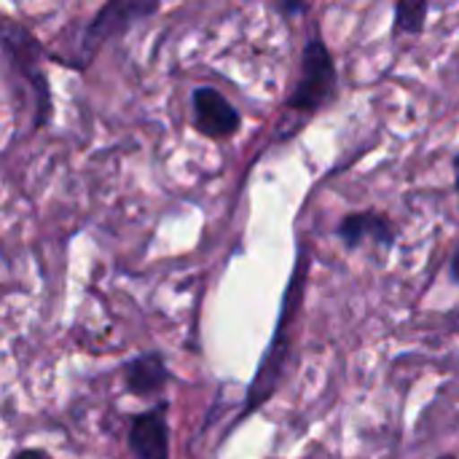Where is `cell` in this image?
<instances>
[{
	"mask_svg": "<svg viewBox=\"0 0 459 459\" xmlns=\"http://www.w3.org/2000/svg\"><path fill=\"white\" fill-rule=\"evenodd\" d=\"M307 274H309V250H307V245H301L299 247L296 269H293L290 282L285 288L280 325H277V331H274V336L269 342V350L264 352V360H261V368H258L255 379L250 382L247 401H245V411H242L239 420H245L253 411H258L274 395V390L280 385V374H282V366H285L288 350H290V328H293L296 312L301 309V299H304V288H307Z\"/></svg>",
	"mask_w": 459,
	"mask_h": 459,
	"instance_id": "6da1fadb",
	"label": "cell"
},
{
	"mask_svg": "<svg viewBox=\"0 0 459 459\" xmlns=\"http://www.w3.org/2000/svg\"><path fill=\"white\" fill-rule=\"evenodd\" d=\"M336 94H339L336 59L331 48L325 46V40L317 32H312L301 51V75H299L293 94L288 97V108L296 113L312 116L323 110L325 105H331Z\"/></svg>",
	"mask_w": 459,
	"mask_h": 459,
	"instance_id": "7a4b0ae2",
	"label": "cell"
},
{
	"mask_svg": "<svg viewBox=\"0 0 459 459\" xmlns=\"http://www.w3.org/2000/svg\"><path fill=\"white\" fill-rule=\"evenodd\" d=\"M3 51L5 62L30 83L32 97H35V118L32 126L40 129L51 121V89H48V75L43 70V46L19 24L11 19L3 22Z\"/></svg>",
	"mask_w": 459,
	"mask_h": 459,
	"instance_id": "3957f363",
	"label": "cell"
},
{
	"mask_svg": "<svg viewBox=\"0 0 459 459\" xmlns=\"http://www.w3.org/2000/svg\"><path fill=\"white\" fill-rule=\"evenodd\" d=\"M161 5L156 0H110L105 3L94 19L89 22V27L83 30L81 38V59H78V70L89 67V62L94 59V54L113 38L126 35L137 22L153 16Z\"/></svg>",
	"mask_w": 459,
	"mask_h": 459,
	"instance_id": "277c9868",
	"label": "cell"
},
{
	"mask_svg": "<svg viewBox=\"0 0 459 459\" xmlns=\"http://www.w3.org/2000/svg\"><path fill=\"white\" fill-rule=\"evenodd\" d=\"M191 108L196 132L210 140H229L242 126L239 110L215 86H196L191 94Z\"/></svg>",
	"mask_w": 459,
	"mask_h": 459,
	"instance_id": "5b68a950",
	"label": "cell"
},
{
	"mask_svg": "<svg viewBox=\"0 0 459 459\" xmlns=\"http://www.w3.org/2000/svg\"><path fill=\"white\" fill-rule=\"evenodd\" d=\"M169 403L161 401L153 409L129 420L126 444L132 459H169Z\"/></svg>",
	"mask_w": 459,
	"mask_h": 459,
	"instance_id": "8992f818",
	"label": "cell"
},
{
	"mask_svg": "<svg viewBox=\"0 0 459 459\" xmlns=\"http://www.w3.org/2000/svg\"><path fill=\"white\" fill-rule=\"evenodd\" d=\"M336 237L344 242L347 250H358L366 242H374L382 250H393L398 231H395L390 215H385L379 210H358V212H347L339 221Z\"/></svg>",
	"mask_w": 459,
	"mask_h": 459,
	"instance_id": "52a82bcc",
	"label": "cell"
},
{
	"mask_svg": "<svg viewBox=\"0 0 459 459\" xmlns=\"http://www.w3.org/2000/svg\"><path fill=\"white\" fill-rule=\"evenodd\" d=\"M124 382H126L129 395L153 398L164 393V387L172 382V374L159 352H143L124 366Z\"/></svg>",
	"mask_w": 459,
	"mask_h": 459,
	"instance_id": "ba28073f",
	"label": "cell"
},
{
	"mask_svg": "<svg viewBox=\"0 0 459 459\" xmlns=\"http://www.w3.org/2000/svg\"><path fill=\"white\" fill-rule=\"evenodd\" d=\"M430 13V3H411V0H401L395 3V24H393V35H420L425 32V22Z\"/></svg>",
	"mask_w": 459,
	"mask_h": 459,
	"instance_id": "9c48e42d",
	"label": "cell"
},
{
	"mask_svg": "<svg viewBox=\"0 0 459 459\" xmlns=\"http://www.w3.org/2000/svg\"><path fill=\"white\" fill-rule=\"evenodd\" d=\"M312 5L309 3H280L277 5V11H282V13H307Z\"/></svg>",
	"mask_w": 459,
	"mask_h": 459,
	"instance_id": "30bf717a",
	"label": "cell"
},
{
	"mask_svg": "<svg viewBox=\"0 0 459 459\" xmlns=\"http://www.w3.org/2000/svg\"><path fill=\"white\" fill-rule=\"evenodd\" d=\"M13 459H54L46 449H22Z\"/></svg>",
	"mask_w": 459,
	"mask_h": 459,
	"instance_id": "8fae6325",
	"label": "cell"
},
{
	"mask_svg": "<svg viewBox=\"0 0 459 459\" xmlns=\"http://www.w3.org/2000/svg\"><path fill=\"white\" fill-rule=\"evenodd\" d=\"M449 274H452V282L459 285V247L452 253V258H449Z\"/></svg>",
	"mask_w": 459,
	"mask_h": 459,
	"instance_id": "7c38bea8",
	"label": "cell"
},
{
	"mask_svg": "<svg viewBox=\"0 0 459 459\" xmlns=\"http://www.w3.org/2000/svg\"><path fill=\"white\" fill-rule=\"evenodd\" d=\"M452 169H455V188H457L459 194V153L452 159Z\"/></svg>",
	"mask_w": 459,
	"mask_h": 459,
	"instance_id": "4fadbf2b",
	"label": "cell"
},
{
	"mask_svg": "<svg viewBox=\"0 0 459 459\" xmlns=\"http://www.w3.org/2000/svg\"><path fill=\"white\" fill-rule=\"evenodd\" d=\"M438 459H457L455 455H444V457H438Z\"/></svg>",
	"mask_w": 459,
	"mask_h": 459,
	"instance_id": "5bb4252c",
	"label": "cell"
}]
</instances>
